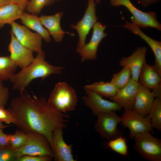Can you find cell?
Returning <instances> with one entry per match:
<instances>
[{
	"instance_id": "6da1fadb",
	"label": "cell",
	"mask_w": 161,
	"mask_h": 161,
	"mask_svg": "<svg viewBox=\"0 0 161 161\" xmlns=\"http://www.w3.org/2000/svg\"><path fill=\"white\" fill-rule=\"evenodd\" d=\"M7 109L20 130L43 135L51 147L53 131L57 127L66 128L68 121L66 118L69 117L55 109L44 97L38 98L24 92L12 99Z\"/></svg>"
},
{
	"instance_id": "7a4b0ae2",
	"label": "cell",
	"mask_w": 161,
	"mask_h": 161,
	"mask_svg": "<svg viewBox=\"0 0 161 161\" xmlns=\"http://www.w3.org/2000/svg\"><path fill=\"white\" fill-rule=\"evenodd\" d=\"M45 58L43 50L38 52L31 64L15 73L10 80L13 89L21 94L34 79L41 78L43 80L51 75L62 73L63 67L51 65L45 60Z\"/></svg>"
},
{
	"instance_id": "3957f363",
	"label": "cell",
	"mask_w": 161,
	"mask_h": 161,
	"mask_svg": "<svg viewBox=\"0 0 161 161\" xmlns=\"http://www.w3.org/2000/svg\"><path fill=\"white\" fill-rule=\"evenodd\" d=\"M78 100L74 89L64 81L56 84L47 100L52 106L63 113L75 110Z\"/></svg>"
},
{
	"instance_id": "277c9868",
	"label": "cell",
	"mask_w": 161,
	"mask_h": 161,
	"mask_svg": "<svg viewBox=\"0 0 161 161\" xmlns=\"http://www.w3.org/2000/svg\"><path fill=\"white\" fill-rule=\"evenodd\" d=\"M27 133V137L25 143L21 146L16 149L17 158L22 155H26L48 156L53 158L52 148L44 136L34 132Z\"/></svg>"
},
{
	"instance_id": "5b68a950",
	"label": "cell",
	"mask_w": 161,
	"mask_h": 161,
	"mask_svg": "<svg viewBox=\"0 0 161 161\" xmlns=\"http://www.w3.org/2000/svg\"><path fill=\"white\" fill-rule=\"evenodd\" d=\"M110 2L113 7L123 6L126 7L132 15L131 23L139 28L150 27L161 31V24L158 21L154 11L143 12L137 8L130 0H110Z\"/></svg>"
},
{
	"instance_id": "8992f818",
	"label": "cell",
	"mask_w": 161,
	"mask_h": 161,
	"mask_svg": "<svg viewBox=\"0 0 161 161\" xmlns=\"http://www.w3.org/2000/svg\"><path fill=\"white\" fill-rule=\"evenodd\" d=\"M134 149L143 158L149 161H161V140L150 132L140 133L134 138Z\"/></svg>"
},
{
	"instance_id": "52a82bcc",
	"label": "cell",
	"mask_w": 161,
	"mask_h": 161,
	"mask_svg": "<svg viewBox=\"0 0 161 161\" xmlns=\"http://www.w3.org/2000/svg\"><path fill=\"white\" fill-rule=\"evenodd\" d=\"M122 125L128 128L129 137L133 139L138 134L149 132L153 128L149 116H143L132 110H125L121 117Z\"/></svg>"
},
{
	"instance_id": "ba28073f",
	"label": "cell",
	"mask_w": 161,
	"mask_h": 161,
	"mask_svg": "<svg viewBox=\"0 0 161 161\" xmlns=\"http://www.w3.org/2000/svg\"><path fill=\"white\" fill-rule=\"evenodd\" d=\"M115 111L103 113L97 116L94 127L95 131L103 138L110 140L121 135L117 127L121 121V117Z\"/></svg>"
},
{
	"instance_id": "9c48e42d",
	"label": "cell",
	"mask_w": 161,
	"mask_h": 161,
	"mask_svg": "<svg viewBox=\"0 0 161 161\" xmlns=\"http://www.w3.org/2000/svg\"><path fill=\"white\" fill-rule=\"evenodd\" d=\"M84 89L86 95L82 97L83 100L85 105L90 109L93 114L97 116L103 113L122 110V108L117 103L104 99L92 90Z\"/></svg>"
},
{
	"instance_id": "30bf717a",
	"label": "cell",
	"mask_w": 161,
	"mask_h": 161,
	"mask_svg": "<svg viewBox=\"0 0 161 161\" xmlns=\"http://www.w3.org/2000/svg\"><path fill=\"white\" fill-rule=\"evenodd\" d=\"M93 28V33L89 41L81 47H77L76 50L81 56L82 62L97 58L98 46L102 40L107 35L104 32L106 26L101 22H97Z\"/></svg>"
},
{
	"instance_id": "8fae6325",
	"label": "cell",
	"mask_w": 161,
	"mask_h": 161,
	"mask_svg": "<svg viewBox=\"0 0 161 161\" xmlns=\"http://www.w3.org/2000/svg\"><path fill=\"white\" fill-rule=\"evenodd\" d=\"M96 4L94 0H88L87 7L82 19L77 24L71 25V28L76 30L79 36L78 48L82 47L86 44L87 35L97 22Z\"/></svg>"
},
{
	"instance_id": "7c38bea8",
	"label": "cell",
	"mask_w": 161,
	"mask_h": 161,
	"mask_svg": "<svg viewBox=\"0 0 161 161\" xmlns=\"http://www.w3.org/2000/svg\"><path fill=\"white\" fill-rule=\"evenodd\" d=\"M11 30L18 41L27 48L37 53L42 51V39L36 32H33L25 26L15 21L10 24Z\"/></svg>"
},
{
	"instance_id": "4fadbf2b",
	"label": "cell",
	"mask_w": 161,
	"mask_h": 161,
	"mask_svg": "<svg viewBox=\"0 0 161 161\" xmlns=\"http://www.w3.org/2000/svg\"><path fill=\"white\" fill-rule=\"evenodd\" d=\"M11 40L8 46L10 57L17 67L23 69L31 64L35 57L33 51L25 47L16 39L11 31Z\"/></svg>"
},
{
	"instance_id": "5bb4252c",
	"label": "cell",
	"mask_w": 161,
	"mask_h": 161,
	"mask_svg": "<svg viewBox=\"0 0 161 161\" xmlns=\"http://www.w3.org/2000/svg\"><path fill=\"white\" fill-rule=\"evenodd\" d=\"M63 129L57 127L53 131L52 148L53 158L56 161H75L72 153V145L67 144L64 139Z\"/></svg>"
},
{
	"instance_id": "9a60e30c",
	"label": "cell",
	"mask_w": 161,
	"mask_h": 161,
	"mask_svg": "<svg viewBox=\"0 0 161 161\" xmlns=\"http://www.w3.org/2000/svg\"><path fill=\"white\" fill-rule=\"evenodd\" d=\"M140 86L138 82L131 78L127 84L118 89L115 95L110 99L125 110H132Z\"/></svg>"
},
{
	"instance_id": "2e32d148",
	"label": "cell",
	"mask_w": 161,
	"mask_h": 161,
	"mask_svg": "<svg viewBox=\"0 0 161 161\" xmlns=\"http://www.w3.org/2000/svg\"><path fill=\"white\" fill-rule=\"evenodd\" d=\"M138 82L140 85L154 91L157 97L161 96V75L154 65L146 61L144 63L140 73Z\"/></svg>"
},
{
	"instance_id": "e0dca14e",
	"label": "cell",
	"mask_w": 161,
	"mask_h": 161,
	"mask_svg": "<svg viewBox=\"0 0 161 161\" xmlns=\"http://www.w3.org/2000/svg\"><path fill=\"white\" fill-rule=\"evenodd\" d=\"M147 51L146 47H140L129 56L123 57L119 61V64L122 67H129L131 71V78L138 82L140 73L144 63L146 61Z\"/></svg>"
},
{
	"instance_id": "ac0fdd59",
	"label": "cell",
	"mask_w": 161,
	"mask_h": 161,
	"mask_svg": "<svg viewBox=\"0 0 161 161\" xmlns=\"http://www.w3.org/2000/svg\"><path fill=\"white\" fill-rule=\"evenodd\" d=\"M156 97L154 91L140 84L132 110L143 116H147Z\"/></svg>"
},
{
	"instance_id": "d6986e66",
	"label": "cell",
	"mask_w": 161,
	"mask_h": 161,
	"mask_svg": "<svg viewBox=\"0 0 161 161\" xmlns=\"http://www.w3.org/2000/svg\"><path fill=\"white\" fill-rule=\"evenodd\" d=\"M28 1L18 3H10L0 7V29L6 24H10L20 19L26 8Z\"/></svg>"
},
{
	"instance_id": "ffe728a7",
	"label": "cell",
	"mask_w": 161,
	"mask_h": 161,
	"mask_svg": "<svg viewBox=\"0 0 161 161\" xmlns=\"http://www.w3.org/2000/svg\"><path fill=\"white\" fill-rule=\"evenodd\" d=\"M63 15L62 12H58L54 15L41 16L39 17L42 25L47 28L56 42L62 41L65 33H69L64 31L61 27L60 20Z\"/></svg>"
},
{
	"instance_id": "44dd1931",
	"label": "cell",
	"mask_w": 161,
	"mask_h": 161,
	"mask_svg": "<svg viewBox=\"0 0 161 161\" xmlns=\"http://www.w3.org/2000/svg\"><path fill=\"white\" fill-rule=\"evenodd\" d=\"M123 26L133 33L139 36L148 44L152 49L155 57L154 64L159 66L161 64V42L154 40L145 34L137 26L125 21Z\"/></svg>"
},
{
	"instance_id": "7402d4cb",
	"label": "cell",
	"mask_w": 161,
	"mask_h": 161,
	"mask_svg": "<svg viewBox=\"0 0 161 161\" xmlns=\"http://www.w3.org/2000/svg\"><path fill=\"white\" fill-rule=\"evenodd\" d=\"M20 19L22 23L25 26L35 31L46 42L49 43L51 41L50 34L47 30L43 27L39 17L37 16L30 14L24 11Z\"/></svg>"
},
{
	"instance_id": "603a6c76",
	"label": "cell",
	"mask_w": 161,
	"mask_h": 161,
	"mask_svg": "<svg viewBox=\"0 0 161 161\" xmlns=\"http://www.w3.org/2000/svg\"><path fill=\"white\" fill-rule=\"evenodd\" d=\"M84 89L92 90L102 97H113L116 94L117 89L110 81L96 82L92 84L85 85Z\"/></svg>"
},
{
	"instance_id": "cb8c5ba5",
	"label": "cell",
	"mask_w": 161,
	"mask_h": 161,
	"mask_svg": "<svg viewBox=\"0 0 161 161\" xmlns=\"http://www.w3.org/2000/svg\"><path fill=\"white\" fill-rule=\"evenodd\" d=\"M17 67L10 56H0V80H10Z\"/></svg>"
},
{
	"instance_id": "d4e9b609",
	"label": "cell",
	"mask_w": 161,
	"mask_h": 161,
	"mask_svg": "<svg viewBox=\"0 0 161 161\" xmlns=\"http://www.w3.org/2000/svg\"><path fill=\"white\" fill-rule=\"evenodd\" d=\"M153 128L161 131V96L156 97L148 114Z\"/></svg>"
},
{
	"instance_id": "484cf974",
	"label": "cell",
	"mask_w": 161,
	"mask_h": 161,
	"mask_svg": "<svg viewBox=\"0 0 161 161\" xmlns=\"http://www.w3.org/2000/svg\"><path fill=\"white\" fill-rule=\"evenodd\" d=\"M123 67L119 72L114 74L110 81L117 89L125 86L131 78L130 69L127 66Z\"/></svg>"
},
{
	"instance_id": "4316f807",
	"label": "cell",
	"mask_w": 161,
	"mask_h": 161,
	"mask_svg": "<svg viewBox=\"0 0 161 161\" xmlns=\"http://www.w3.org/2000/svg\"><path fill=\"white\" fill-rule=\"evenodd\" d=\"M109 140V142L106 144L107 147L124 157L128 155V147L126 139L121 136V135Z\"/></svg>"
},
{
	"instance_id": "83f0119b",
	"label": "cell",
	"mask_w": 161,
	"mask_h": 161,
	"mask_svg": "<svg viewBox=\"0 0 161 161\" xmlns=\"http://www.w3.org/2000/svg\"><path fill=\"white\" fill-rule=\"evenodd\" d=\"M53 2L52 0H30L28 1L25 9L28 13L37 16L45 6Z\"/></svg>"
},
{
	"instance_id": "f1b7e54d",
	"label": "cell",
	"mask_w": 161,
	"mask_h": 161,
	"mask_svg": "<svg viewBox=\"0 0 161 161\" xmlns=\"http://www.w3.org/2000/svg\"><path fill=\"white\" fill-rule=\"evenodd\" d=\"M10 145L15 149L21 146L25 142L27 134L20 129L16 131L13 134H8Z\"/></svg>"
},
{
	"instance_id": "f546056e",
	"label": "cell",
	"mask_w": 161,
	"mask_h": 161,
	"mask_svg": "<svg viewBox=\"0 0 161 161\" xmlns=\"http://www.w3.org/2000/svg\"><path fill=\"white\" fill-rule=\"evenodd\" d=\"M16 149L10 145L0 147V161H16Z\"/></svg>"
},
{
	"instance_id": "4dcf8cb0",
	"label": "cell",
	"mask_w": 161,
	"mask_h": 161,
	"mask_svg": "<svg viewBox=\"0 0 161 161\" xmlns=\"http://www.w3.org/2000/svg\"><path fill=\"white\" fill-rule=\"evenodd\" d=\"M53 158L48 156L23 155L18 157L16 161H50Z\"/></svg>"
},
{
	"instance_id": "1f68e13d",
	"label": "cell",
	"mask_w": 161,
	"mask_h": 161,
	"mask_svg": "<svg viewBox=\"0 0 161 161\" xmlns=\"http://www.w3.org/2000/svg\"><path fill=\"white\" fill-rule=\"evenodd\" d=\"M9 97L8 89L4 85L2 81L0 80V107H4L7 103Z\"/></svg>"
},
{
	"instance_id": "d6a6232c",
	"label": "cell",
	"mask_w": 161,
	"mask_h": 161,
	"mask_svg": "<svg viewBox=\"0 0 161 161\" xmlns=\"http://www.w3.org/2000/svg\"><path fill=\"white\" fill-rule=\"evenodd\" d=\"M0 121L7 124L14 123V120L10 111L4 108L0 107Z\"/></svg>"
},
{
	"instance_id": "836d02e7",
	"label": "cell",
	"mask_w": 161,
	"mask_h": 161,
	"mask_svg": "<svg viewBox=\"0 0 161 161\" xmlns=\"http://www.w3.org/2000/svg\"><path fill=\"white\" fill-rule=\"evenodd\" d=\"M3 129L0 128V147L10 145L8 134L3 132Z\"/></svg>"
},
{
	"instance_id": "e575fe53",
	"label": "cell",
	"mask_w": 161,
	"mask_h": 161,
	"mask_svg": "<svg viewBox=\"0 0 161 161\" xmlns=\"http://www.w3.org/2000/svg\"><path fill=\"white\" fill-rule=\"evenodd\" d=\"M160 0H137L138 2L144 7H148L150 5L158 2Z\"/></svg>"
},
{
	"instance_id": "d590c367",
	"label": "cell",
	"mask_w": 161,
	"mask_h": 161,
	"mask_svg": "<svg viewBox=\"0 0 161 161\" xmlns=\"http://www.w3.org/2000/svg\"><path fill=\"white\" fill-rule=\"evenodd\" d=\"M10 3H12L11 0H0V7Z\"/></svg>"
},
{
	"instance_id": "8d00e7d4",
	"label": "cell",
	"mask_w": 161,
	"mask_h": 161,
	"mask_svg": "<svg viewBox=\"0 0 161 161\" xmlns=\"http://www.w3.org/2000/svg\"><path fill=\"white\" fill-rule=\"evenodd\" d=\"M12 3H21L25 1H28V0H11Z\"/></svg>"
},
{
	"instance_id": "74e56055",
	"label": "cell",
	"mask_w": 161,
	"mask_h": 161,
	"mask_svg": "<svg viewBox=\"0 0 161 161\" xmlns=\"http://www.w3.org/2000/svg\"><path fill=\"white\" fill-rule=\"evenodd\" d=\"M10 126L4 124L2 122L0 121V128L4 129L9 126Z\"/></svg>"
},
{
	"instance_id": "f35d334b",
	"label": "cell",
	"mask_w": 161,
	"mask_h": 161,
	"mask_svg": "<svg viewBox=\"0 0 161 161\" xmlns=\"http://www.w3.org/2000/svg\"><path fill=\"white\" fill-rule=\"evenodd\" d=\"M96 4H99L100 2V0H94Z\"/></svg>"
},
{
	"instance_id": "ab89813d",
	"label": "cell",
	"mask_w": 161,
	"mask_h": 161,
	"mask_svg": "<svg viewBox=\"0 0 161 161\" xmlns=\"http://www.w3.org/2000/svg\"><path fill=\"white\" fill-rule=\"evenodd\" d=\"M52 0L53 2H54V1H59L60 0Z\"/></svg>"
}]
</instances>
